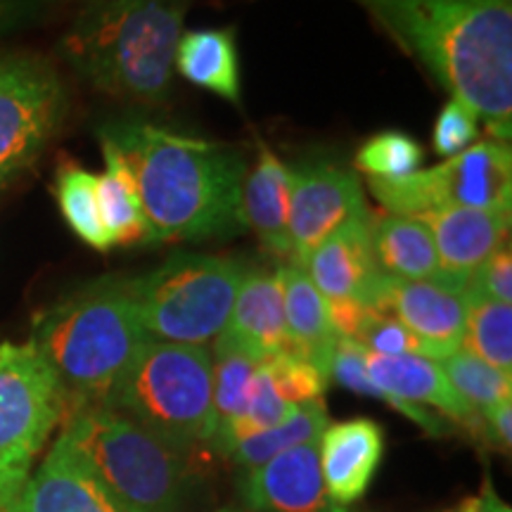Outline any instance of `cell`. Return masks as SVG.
I'll list each match as a JSON object with an SVG mask.
<instances>
[{
	"mask_svg": "<svg viewBox=\"0 0 512 512\" xmlns=\"http://www.w3.org/2000/svg\"><path fill=\"white\" fill-rule=\"evenodd\" d=\"M29 477L0 475V512H22L24 486Z\"/></svg>",
	"mask_w": 512,
	"mask_h": 512,
	"instance_id": "38",
	"label": "cell"
},
{
	"mask_svg": "<svg viewBox=\"0 0 512 512\" xmlns=\"http://www.w3.org/2000/svg\"><path fill=\"white\" fill-rule=\"evenodd\" d=\"M41 5L43 0H0V36L27 24Z\"/></svg>",
	"mask_w": 512,
	"mask_h": 512,
	"instance_id": "36",
	"label": "cell"
},
{
	"mask_svg": "<svg viewBox=\"0 0 512 512\" xmlns=\"http://www.w3.org/2000/svg\"><path fill=\"white\" fill-rule=\"evenodd\" d=\"M290 188V166L259 145V159L242 183V223L254 230L268 252L283 259H292Z\"/></svg>",
	"mask_w": 512,
	"mask_h": 512,
	"instance_id": "20",
	"label": "cell"
},
{
	"mask_svg": "<svg viewBox=\"0 0 512 512\" xmlns=\"http://www.w3.org/2000/svg\"><path fill=\"white\" fill-rule=\"evenodd\" d=\"M441 370L456 389L460 399L475 411L479 418L496 403L512 399V373H503L470 351L458 349L439 361Z\"/></svg>",
	"mask_w": 512,
	"mask_h": 512,
	"instance_id": "29",
	"label": "cell"
},
{
	"mask_svg": "<svg viewBox=\"0 0 512 512\" xmlns=\"http://www.w3.org/2000/svg\"><path fill=\"white\" fill-rule=\"evenodd\" d=\"M320 472L339 508L366 496L384 456V430L370 418L332 422L318 439Z\"/></svg>",
	"mask_w": 512,
	"mask_h": 512,
	"instance_id": "17",
	"label": "cell"
},
{
	"mask_svg": "<svg viewBox=\"0 0 512 512\" xmlns=\"http://www.w3.org/2000/svg\"><path fill=\"white\" fill-rule=\"evenodd\" d=\"M69 399L31 342H0V475L29 477Z\"/></svg>",
	"mask_w": 512,
	"mask_h": 512,
	"instance_id": "9",
	"label": "cell"
},
{
	"mask_svg": "<svg viewBox=\"0 0 512 512\" xmlns=\"http://www.w3.org/2000/svg\"><path fill=\"white\" fill-rule=\"evenodd\" d=\"M188 0H95L60 41L83 81L119 100L162 102Z\"/></svg>",
	"mask_w": 512,
	"mask_h": 512,
	"instance_id": "3",
	"label": "cell"
},
{
	"mask_svg": "<svg viewBox=\"0 0 512 512\" xmlns=\"http://www.w3.org/2000/svg\"><path fill=\"white\" fill-rule=\"evenodd\" d=\"M370 214L356 171L339 164H311L292 171V264L302 266L316 247L358 216Z\"/></svg>",
	"mask_w": 512,
	"mask_h": 512,
	"instance_id": "11",
	"label": "cell"
},
{
	"mask_svg": "<svg viewBox=\"0 0 512 512\" xmlns=\"http://www.w3.org/2000/svg\"><path fill=\"white\" fill-rule=\"evenodd\" d=\"M479 136V117L470 105L463 100L451 98L439 112L437 124H434V150L441 157H456L467 147L477 143Z\"/></svg>",
	"mask_w": 512,
	"mask_h": 512,
	"instance_id": "33",
	"label": "cell"
},
{
	"mask_svg": "<svg viewBox=\"0 0 512 512\" xmlns=\"http://www.w3.org/2000/svg\"><path fill=\"white\" fill-rule=\"evenodd\" d=\"M91 3H95V0H91Z\"/></svg>",
	"mask_w": 512,
	"mask_h": 512,
	"instance_id": "40",
	"label": "cell"
},
{
	"mask_svg": "<svg viewBox=\"0 0 512 512\" xmlns=\"http://www.w3.org/2000/svg\"><path fill=\"white\" fill-rule=\"evenodd\" d=\"M467 294V292H465ZM467 320L460 349L482 358L503 373H512V304L467 294Z\"/></svg>",
	"mask_w": 512,
	"mask_h": 512,
	"instance_id": "27",
	"label": "cell"
},
{
	"mask_svg": "<svg viewBox=\"0 0 512 512\" xmlns=\"http://www.w3.org/2000/svg\"><path fill=\"white\" fill-rule=\"evenodd\" d=\"M247 271L240 259L176 254L126 283L147 337L207 347L226 330Z\"/></svg>",
	"mask_w": 512,
	"mask_h": 512,
	"instance_id": "7",
	"label": "cell"
},
{
	"mask_svg": "<svg viewBox=\"0 0 512 512\" xmlns=\"http://www.w3.org/2000/svg\"><path fill=\"white\" fill-rule=\"evenodd\" d=\"M373 214L358 216L330 235L304 264L306 275L325 302H356L373 306L382 271L370 240Z\"/></svg>",
	"mask_w": 512,
	"mask_h": 512,
	"instance_id": "16",
	"label": "cell"
},
{
	"mask_svg": "<svg viewBox=\"0 0 512 512\" xmlns=\"http://www.w3.org/2000/svg\"><path fill=\"white\" fill-rule=\"evenodd\" d=\"M102 157L105 171L95 176V195H98L100 221L105 228L110 247H128L147 242V221L140 207L136 181L117 150V145L102 133Z\"/></svg>",
	"mask_w": 512,
	"mask_h": 512,
	"instance_id": "24",
	"label": "cell"
},
{
	"mask_svg": "<svg viewBox=\"0 0 512 512\" xmlns=\"http://www.w3.org/2000/svg\"><path fill=\"white\" fill-rule=\"evenodd\" d=\"M105 136L117 145L136 181L147 242L228 238L245 230L247 164L238 147L147 121H121Z\"/></svg>",
	"mask_w": 512,
	"mask_h": 512,
	"instance_id": "2",
	"label": "cell"
},
{
	"mask_svg": "<svg viewBox=\"0 0 512 512\" xmlns=\"http://www.w3.org/2000/svg\"><path fill=\"white\" fill-rule=\"evenodd\" d=\"M219 337L256 356L259 361L290 354L280 268L247 271L233 309H230L226 330Z\"/></svg>",
	"mask_w": 512,
	"mask_h": 512,
	"instance_id": "19",
	"label": "cell"
},
{
	"mask_svg": "<svg viewBox=\"0 0 512 512\" xmlns=\"http://www.w3.org/2000/svg\"><path fill=\"white\" fill-rule=\"evenodd\" d=\"M174 72L204 91L240 105V57L233 29H195L181 36Z\"/></svg>",
	"mask_w": 512,
	"mask_h": 512,
	"instance_id": "22",
	"label": "cell"
},
{
	"mask_svg": "<svg viewBox=\"0 0 512 512\" xmlns=\"http://www.w3.org/2000/svg\"><path fill=\"white\" fill-rule=\"evenodd\" d=\"M484 422V439L494 444L498 451L510 453L512 446V399L496 403L482 415Z\"/></svg>",
	"mask_w": 512,
	"mask_h": 512,
	"instance_id": "35",
	"label": "cell"
},
{
	"mask_svg": "<svg viewBox=\"0 0 512 512\" xmlns=\"http://www.w3.org/2000/svg\"><path fill=\"white\" fill-rule=\"evenodd\" d=\"M501 143L512 136V0H356Z\"/></svg>",
	"mask_w": 512,
	"mask_h": 512,
	"instance_id": "1",
	"label": "cell"
},
{
	"mask_svg": "<svg viewBox=\"0 0 512 512\" xmlns=\"http://www.w3.org/2000/svg\"><path fill=\"white\" fill-rule=\"evenodd\" d=\"M285 297V325L290 354L304 358L330 380V363L339 335L332 328L328 304L302 266H280Z\"/></svg>",
	"mask_w": 512,
	"mask_h": 512,
	"instance_id": "21",
	"label": "cell"
},
{
	"mask_svg": "<svg viewBox=\"0 0 512 512\" xmlns=\"http://www.w3.org/2000/svg\"><path fill=\"white\" fill-rule=\"evenodd\" d=\"M425 152L418 140L399 131L377 133L356 152V169L368 178H403L420 171Z\"/></svg>",
	"mask_w": 512,
	"mask_h": 512,
	"instance_id": "30",
	"label": "cell"
},
{
	"mask_svg": "<svg viewBox=\"0 0 512 512\" xmlns=\"http://www.w3.org/2000/svg\"><path fill=\"white\" fill-rule=\"evenodd\" d=\"M102 406L183 451L207 444L216 432L211 349L147 339Z\"/></svg>",
	"mask_w": 512,
	"mask_h": 512,
	"instance_id": "6",
	"label": "cell"
},
{
	"mask_svg": "<svg viewBox=\"0 0 512 512\" xmlns=\"http://www.w3.org/2000/svg\"><path fill=\"white\" fill-rule=\"evenodd\" d=\"M249 512H349L332 501L320 472L318 441L287 448L247 470L240 482Z\"/></svg>",
	"mask_w": 512,
	"mask_h": 512,
	"instance_id": "15",
	"label": "cell"
},
{
	"mask_svg": "<svg viewBox=\"0 0 512 512\" xmlns=\"http://www.w3.org/2000/svg\"><path fill=\"white\" fill-rule=\"evenodd\" d=\"M60 437L126 512H178L190 494V451L110 406L72 408Z\"/></svg>",
	"mask_w": 512,
	"mask_h": 512,
	"instance_id": "5",
	"label": "cell"
},
{
	"mask_svg": "<svg viewBox=\"0 0 512 512\" xmlns=\"http://www.w3.org/2000/svg\"><path fill=\"white\" fill-rule=\"evenodd\" d=\"M264 361L247 354L223 337L214 339L211 368H214V420L216 432L245 411L254 373ZM214 432V434H216Z\"/></svg>",
	"mask_w": 512,
	"mask_h": 512,
	"instance_id": "28",
	"label": "cell"
},
{
	"mask_svg": "<svg viewBox=\"0 0 512 512\" xmlns=\"http://www.w3.org/2000/svg\"><path fill=\"white\" fill-rule=\"evenodd\" d=\"M448 512H512V510H510V505L496 494L494 486L486 482L484 489L479 491L477 496L465 498L458 508H453Z\"/></svg>",
	"mask_w": 512,
	"mask_h": 512,
	"instance_id": "37",
	"label": "cell"
},
{
	"mask_svg": "<svg viewBox=\"0 0 512 512\" xmlns=\"http://www.w3.org/2000/svg\"><path fill=\"white\" fill-rule=\"evenodd\" d=\"M472 297L491 299V302L512 304V254L510 242H505L501 249H496L482 266L477 268L470 283L465 287Z\"/></svg>",
	"mask_w": 512,
	"mask_h": 512,
	"instance_id": "34",
	"label": "cell"
},
{
	"mask_svg": "<svg viewBox=\"0 0 512 512\" xmlns=\"http://www.w3.org/2000/svg\"><path fill=\"white\" fill-rule=\"evenodd\" d=\"M370 382L380 389L382 401L396 413L411 418L427 434H444L446 425L439 415L425 411L437 408L446 418L460 422L467 430L484 434V422L460 399L441 370L439 361L427 356H377L366 351ZM448 432V430H446Z\"/></svg>",
	"mask_w": 512,
	"mask_h": 512,
	"instance_id": "12",
	"label": "cell"
},
{
	"mask_svg": "<svg viewBox=\"0 0 512 512\" xmlns=\"http://www.w3.org/2000/svg\"><path fill=\"white\" fill-rule=\"evenodd\" d=\"M55 197L64 221L74 230L76 238L86 242L88 247L98 249V252L112 249L100 221L98 195H95V174L81 169L72 159H64L57 166Z\"/></svg>",
	"mask_w": 512,
	"mask_h": 512,
	"instance_id": "26",
	"label": "cell"
},
{
	"mask_svg": "<svg viewBox=\"0 0 512 512\" xmlns=\"http://www.w3.org/2000/svg\"><path fill=\"white\" fill-rule=\"evenodd\" d=\"M67 91L46 60L0 57V188L27 171L60 131Z\"/></svg>",
	"mask_w": 512,
	"mask_h": 512,
	"instance_id": "10",
	"label": "cell"
},
{
	"mask_svg": "<svg viewBox=\"0 0 512 512\" xmlns=\"http://www.w3.org/2000/svg\"><path fill=\"white\" fill-rule=\"evenodd\" d=\"M264 363L275 389L292 406H302V403L323 399L330 380L316 366L306 363L304 358L294 354H280L266 358Z\"/></svg>",
	"mask_w": 512,
	"mask_h": 512,
	"instance_id": "32",
	"label": "cell"
},
{
	"mask_svg": "<svg viewBox=\"0 0 512 512\" xmlns=\"http://www.w3.org/2000/svg\"><path fill=\"white\" fill-rule=\"evenodd\" d=\"M124 278H100L43 309L29 342L53 368L69 411L105 403L147 342Z\"/></svg>",
	"mask_w": 512,
	"mask_h": 512,
	"instance_id": "4",
	"label": "cell"
},
{
	"mask_svg": "<svg viewBox=\"0 0 512 512\" xmlns=\"http://www.w3.org/2000/svg\"><path fill=\"white\" fill-rule=\"evenodd\" d=\"M467 294L432 280H401L382 273L370 309L399 320L441 361L460 349L467 320Z\"/></svg>",
	"mask_w": 512,
	"mask_h": 512,
	"instance_id": "13",
	"label": "cell"
},
{
	"mask_svg": "<svg viewBox=\"0 0 512 512\" xmlns=\"http://www.w3.org/2000/svg\"><path fill=\"white\" fill-rule=\"evenodd\" d=\"M446 512H448V510H446Z\"/></svg>",
	"mask_w": 512,
	"mask_h": 512,
	"instance_id": "41",
	"label": "cell"
},
{
	"mask_svg": "<svg viewBox=\"0 0 512 512\" xmlns=\"http://www.w3.org/2000/svg\"><path fill=\"white\" fill-rule=\"evenodd\" d=\"M368 188L396 216H425L451 207H501L512 197V150L501 140H482L434 169L403 178H368Z\"/></svg>",
	"mask_w": 512,
	"mask_h": 512,
	"instance_id": "8",
	"label": "cell"
},
{
	"mask_svg": "<svg viewBox=\"0 0 512 512\" xmlns=\"http://www.w3.org/2000/svg\"><path fill=\"white\" fill-rule=\"evenodd\" d=\"M328 425L330 418L323 399L302 403L283 425L271 427V430H264L242 441L228 453V458L235 465H240L242 470H252V467L280 456L287 448L318 441Z\"/></svg>",
	"mask_w": 512,
	"mask_h": 512,
	"instance_id": "25",
	"label": "cell"
},
{
	"mask_svg": "<svg viewBox=\"0 0 512 512\" xmlns=\"http://www.w3.org/2000/svg\"><path fill=\"white\" fill-rule=\"evenodd\" d=\"M370 240L382 273L401 280H439L432 230L420 216H382L370 223Z\"/></svg>",
	"mask_w": 512,
	"mask_h": 512,
	"instance_id": "23",
	"label": "cell"
},
{
	"mask_svg": "<svg viewBox=\"0 0 512 512\" xmlns=\"http://www.w3.org/2000/svg\"><path fill=\"white\" fill-rule=\"evenodd\" d=\"M219 512H240V510H233V508H223V510H219Z\"/></svg>",
	"mask_w": 512,
	"mask_h": 512,
	"instance_id": "39",
	"label": "cell"
},
{
	"mask_svg": "<svg viewBox=\"0 0 512 512\" xmlns=\"http://www.w3.org/2000/svg\"><path fill=\"white\" fill-rule=\"evenodd\" d=\"M22 512H126L102 486L74 448L55 439L48 456L29 475L22 496Z\"/></svg>",
	"mask_w": 512,
	"mask_h": 512,
	"instance_id": "18",
	"label": "cell"
},
{
	"mask_svg": "<svg viewBox=\"0 0 512 512\" xmlns=\"http://www.w3.org/2000/svg\"><path fill=\"white\" fill-rule=\"evenodd\" d=\"M354 342L377 356H427L425 344L413 335L411 330L403 328L399 320L387 316V313L368 309L358 325Z\"/></svg>",
	"mask_w": 512,
	"mask_h": 512,
	"instance_id": "31",
	"label": "cell"
},
{
	"mask_svg": "<svg viewBox=\"0 0 512 512\" xmlns=\"http://www.w3.org/2000/svg\"><path fill=\"white\" fill-rule=\"evenodd\" d=\"M510 209L512 204L484 209L451 207L420 216L432 230L437 247V285L465 292L477 268L508 242Z\"/></svg>",
	"mask_w": 512,
	"mask_h": 512,
	"instance_id": "14",
	"label": "cell"
}]
</instances>
